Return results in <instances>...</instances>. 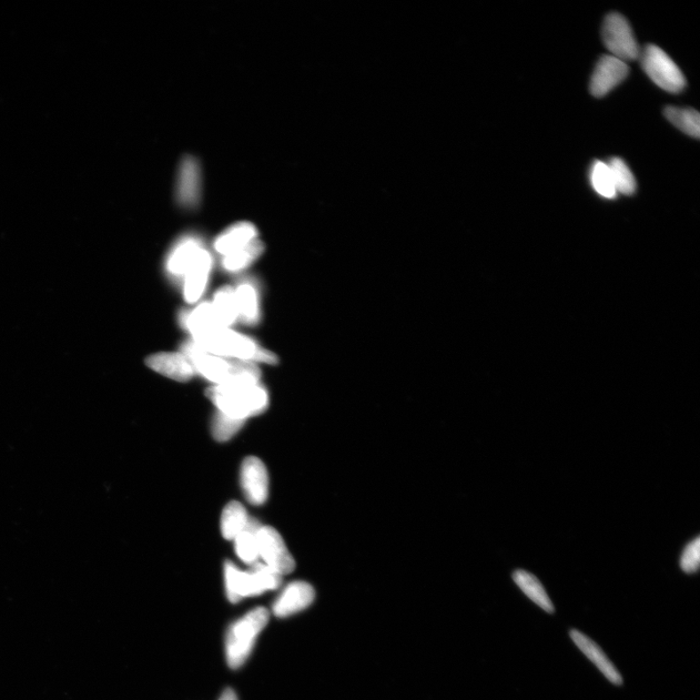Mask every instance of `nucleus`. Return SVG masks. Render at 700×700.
Returning a JSON list of instances; mask_svg holds the SVG:
<instances>
[{
  "label": "nucleus",
  "instance_id": "obj_5",
  "mask_svg": "<svg viewBox=\"0 0 700 700\" xmlns=\"http://www.w3.org/2000/svg\"><path fill=\"white\" fill-rule=\"evenodd\" d=\"M250 567L248 571H241L235 564L230 562L225 563L226 594L232 603L277 590L280 586L282 576L267 565L257 562Z\"/></svg>",
  "mask_w": 700,
  "mask_h": 700
},
{
  "label": "nucleus",
  "instance_id": "obj_3",
  "mask_svg": "<svg viewBox=\"0 0 700 700\" xmlns=\"http://www.w3.org/2000/svg\"><path fill=\"white\" fill-rule=\"evenodd\" d=\"M193 342L202 350L223 358H235L248 363L277 364L279 362L275 354L261 347L255 340L230 328L213 329Z\"/></svg>",
  "mask_w": 700,
  "mask_h": 700
},
{
  "label": "nucleus",
  "instance_id": "obj_25",
  "mask_svg": "<svg viewBox=\"0 0 700 700\" xmlns=\"http://www.w3.org/2000/svg\"><path fill=\"white\" fill-rule=\"evenodd\" d=\"M665 116L686 135L699 138L700 116L696 109L667 106L665 109Z\"/></svg>",
  "mask_w": 700,
  "mask_h": 700
},
{
  "label": "nucleus",
  "instance_id": "obj_24",
  "mask_svg": "<svg viewBox=\"0 0 700 700\" xmlns=\"http://www.w3.org/2000/svg\"><path fill=\"white\" fill-rule=\"evenodd\" d=\"M249 516L248 512L240 503L237 501L230 502L225 509L223 510L221 516V532L227 540H233L243 531H245Z\"/></svg>",
  "mask_w": 700,
  "mask_h": 700
},
{
  "label": "nucleus",
  "instance_id": "obj_18",
  "mask_svg": "<svg viewBox=\"0 0 700 700\" xmlns=\"http://www.w3.org/2000/svg\"><path fill=\"white\" fill-rule=\"evenodd\" d=\"M257 235L255 225L249 222H240L221 233L215 242V249L224 257L248 246L257 239Z\"/></svg>",
  "mask_w": 700,
  "mask_h": 700
},
{
  "label": "nucleus",
  "instance_id": "obj_27",
  "mask_svg": "<svg viewBox=\"0 0 700 700\" xmlns=\"http://www.w3.org/2000/svg\"><path fill=\"white\" fill-rule=\"evenodd\" d=\"M591 184L598 195L615 199L617 195L610 169L607 163L595 161L591 169Z\"/></svg>",
  "mask_w": 700,
  "mask_h": 700
},
{
  "label": "nucleus",
  "instance_id": "obj_14",
  "mask_svg": "<svg viewBox=\"0 0 700 700\" xmlns=\"http://www.w3.org/2000/svg\"><path fill=\"white\" fill-rule=\"evenodd\" d=\"M570 637L581 652L602 672L612 684L620 686L624 680L602 649L579 631L572 630Z\"/></svg>",
  "mask_w": 700,
  "mask_h": 700
},
{
  "label": "nucleus",
  "instance_id": "obj_12",
  "mask_svg": "<svg viewBox=\"0 0 700 700\" xmlns=\"http://www.w3.org/2000/svg\"><path fill=\"white\" fill-rule=\"evenodd\" d=\"M316 598V592L309 583H290L272 604V613L278 617H287L307 609Z\"/></svg>",
  "mask_w": 700,
  "mask_h": 700
},
{
  "label": "nucleus",
  "instance_id": "obj_2",
  "mask_svg": "<svg viewBox=\"0 0 700 700\" xmlns=\"http://www.w3.org/2000/svg\"><path fill=\"white\" fill-rule=\"evenodd\" d=\"M207 397L217 412L245 421L265 412L269 405L268 392L260 383L213 385Z\"/></svg>",
  "mask_w": 700,
  "mask_h": 700
},
{
  "label": "nucleus",
  "instance_id": "obj_22",
  "mask_svg": "<svg viewBox=\"0 0 700 700\" xmlns=\"http://www.w3.org/2000/svg\"><path fill=\"white\" fill-rule=\"evenodd\" d=\"M211 306L222 327L229 328L239 319L235 293L230 287H222L216 293Z\"/></svg>",
  "mask_w": 700,
  "mask_h": 700
},
{
  "label": "nucleus",
  "instance_id": "obj_15",
  "mask_svg": "<svg viewBox=\"0 0 700 700\" xmlns=\"http://www.w3.org/2000/svg\"><path fill=\"white\" fill-rule=\"evenodd\" d=\"M204 249L195 237L182 239L171 250L166 268L169 275L176 279L185 278L187 271L195 262L200 252Z\"/></svg>",
  "mask_w": 700,
  "mask_h": 700
},
{
  "label": "nucleus",
  "instance_id": "obj_11",
  "mask_svg": "<svg viewBox=\"0 0 700 700\" xmlns=\"http://www.w3.org/2000/svg\"><path fill=\"white\" fill-rule=\"evenodd\" d=\"M201 174L195 158L185 157L179 166L177 180V199L179 205L194 208L200 204Z\"/></svg>",
  "mask_w": 700,
  "mask_h": 700
},
{
  "label": "nucleus",
  "instance_id": "obj_29",
  "mask_svg": "<svg viewBox=\"0 0 700 700\" xmlns=\"http://www.w3.org/2000/svg\"><path fill=\"white\" fill-rule=\"evenodd\" d=\"M699 564L700 538L698 536L686 546L681 559H680V566H681L684 572L693 574L698 570Z\"/></svg>",
  "mask_w": 700,
  "mask_h": 700
},
{
  "label": "nucleus",
  "instance_id": "obj_13",
  "mask_svg": "<svg viewBox=\"0 0 700 700\" xmlns=\"http://www.w3.org/2000/svg\"><path fill=\"white\" fill-rule=\"evenodd\" d=\"M146 364L150 369L177 381H188L196 374L192 363L182 352L156 353L147 358Z\"/></svg>",
  "mask_w": 700,
  "mask_h": 700
},
{
  "label": "nucleus",
  "instance_id": "obj_23",
  "mask_svg": "<svg viewBox=\"0 0 700 700\" xmlns=\"http://www.w3.org/2000/svg\"><path fill=\"white\" fill-rule=\"evenodd\" d=\"M263 250H265L263 243L258 239L253 240L245 248L223 257L222 268L229 272L243 271L256 262L263 255Z\"/></svg>",
  "mask_w": 700,
  "mask_h": 700
},
{
  "label": "nucleus",
  "instance_id": "obj_1",
  "mask_svg": "<svg viewBox=\"0 0 700 700\" xmlns=\"http://www.w3.org/2000/svg\"><path fill=\"white\" fill-rule=\"evenodd\" d=\"M182 353L188 358L196 374L216 385L259 383L261 372L255 363L216 357L202 350L193 341L182 346Z\"/></svg>",
  "mask_w": 700,
  "mask_h": 700
},
{
  "label": "nucleus",
  "instance_id": "obj_6",
  "mask_svg": "<svg viewBox=\"0 0 700 700\" xmlns=\"http://www.w3.org/2000/svg\"><path fill=\"white\" fill-rule=\"evenodd\" d=\"M642 67L653 83L668 93H681L685 89L686 78L681 69L663 49L649 44L641 50Z\"/></svg>",
  "mask_w": 700,
  "mask_h": 700
},
{
  "label": "nucleus",
  "instance_id": "obj_28",
  "mask_svg": "<svg viewBox=\"0 0 700 700\" xmlns=\"http://www.w3.org/2000/svg\"><path fill=\"white\" fill-rule=\"evenodd\" d=\"M245 422V421L232 419L224 413L216 412L211 423L212 436L218 442L229 441L241 429Z\"/></svg>",
  "mask_w": 700,
  "mask_h": 700
},
{
  "label": "nucleus",
  "instance_id": "obj_9",
  "mask_svg": "<svg viewBox=\"0 0 700 700\" xmlns=\"http://www.w3.org/2000/svg\"><path fill=\"white\" fill-rule=\"evenodd\" d=\"M630 74V67L623 60L611 55L603 56L594 68L590 90L595 98H602L610 93Z\"/></svg>",
  "mask_w": 700,
  "mask_h": 700
},
{
  "label": "nucleus",
  "instance_id": "obj_4",
  "mask_svg": "<svg viewBox=\"0 0 700 700\" xmlns=\"http://www.w3.org/2000/svg\"><path fill=\"white\" fill-rule=\"evenodd\" d=\"M269 621L268 609L257 607L231 625L225 649L227 664L232 669H238L247 663L259 634Z\"/></svg>",
  "mask_w": 700,
  "mask_h": 700
},
{
  "label": "nucleus",
  "instance_id": "obj_17",
  "mask_svg": "<svg viewBox=\"0 0 700 700\" xmlns=\"http://www.w3.org/2000/svg\"><path fill=\"white\" fill-rule=\"evenodd\" d=\"M239 319L248 326H256L260 320V295L257 284L248 279H242L233 289Z\"/></svg>",
  "mask_w": 700,
  "mask_h": 700
},
{
  "label": "nucleus",
  "instance_id": "obj_20",
  "mask_svg": "<svg viewBox=\"0 0 700 700\" xmlns=\"http://www.w3.org/2000/svg\"><path fill=\"white\" fill-rule=\"evenodd\" d=\"M513 579L522 592L535 604L547 613L553 614L554 612V606L549 595L541 582L533 574L524 570H516L513 574Z\"/></svg>",
  "mask_w": 700,
  "mask_h": 700
},
{
  "label": "nucleus",
  "instance_id": "obj_26",
  "mask_svg": "<svg viewBox=\"0 0 700 700\" xmlns=\"http://www.w3.org/2000/svg\"><path fill=\"white\" fill-rule=\"evenodd\" d=\"M610 169L617 193L625 196H632L636 191V180L630 168L625 161L614 157L607 163Z\"/></svg>",
  "mask_w": 700,
  "mask_h": 700
},
{
  "label": "nucleus",
  "instance_id": "obj_19",
  "mask_svg": "<svg viewBox=\"0 0 700 700\" xmlns=\"http://www.w3.org/2000/svg\"><path fill=\"white\" fill-rule=\"evenodd\" d=\"M180 321L192 334L193 340H196L209 331L222 327L218 323L215 312H213L211 303H202L193 310L190 313L181 316ZM224 328V327H223Z\"/></svg>",
  "mask_w": 700,
  "mask_h": 700
},
{
  "label": "nucleus",
  "instance_id": "obj_30",
  "mask_svg": "<svg viewBox=\"0 0 700 700\" xmlns=\"http://www.w3.org/2000/svg\"><path fill=\"white\" fill-rule=\"evenodd\" d=\"M218 700H239L238 696L232 688H226L224 692L222 693L221 696Z\"/></svg>",
  "mask_w": 700,
  "mask_h": 700
},
{
  "label": "nucleus",
  "instance_id": "obj_21",
  "mask_svg": "<svg viewBox=\"0 0 700 700\" xmlns=\"http://www.w3.org/2000/svg\"><path fill=\"white\" fill-rule=\"evenodd\" d=\"M261 526L262 525L256 520L249 517L245 531L240 532L235 539H233V541H235V549L238 556L243 562L248 565L259 562L257 533Z\"/></svg>",
  "mask_w": 700,
  "mask_h": 700
},
{
  "label": "nucleus",
  "instance_id": "obj_7",
  "mask_svg": "<svg viewBox=\"0 0 700 700\" xmlns=\"http://www.w3.org/2000/svg\"><path fill=\"white\" fill-rule=\"evenodd\" d=\"M602 38L611 56L625 63L641 57V50L636 42L633 28L621 14L611 13L606 16L602 27Z\"/></svg>",
  "mask_w": 700,
  "mask_h": 700
},
{
  "label": "nucleus",
  "instance_id": "obj_8",
  "mask_svg": "<svg viewBox=\"0 0 700 700\" xmlns=\"http://www.w3.org/2000/svg\"><path fill=\"white\" fill-rule=\"evenodd\" d=\"M259 560L280 576L295 570L296 563L281 535L271 526H261L257 533Z\"/></svg>",
  "mask_w": 700,
  "mask_h": 700
},
{
  "label": "nucleus",
  "instance_id": "obj_16",
  "mask_svg": "<svg viewBox=\"0 0 700 700\" xmlns=\"http://www.w3.org/2000/svg\"><path fill=\"white\" fill-rule=\"evenodd\" d=\"M212 266L210 253L202 249L192 263L185 280V298L189 303H197L204 294Z\"/></svg>",
  "mask_w": 700,
  "mask_h": 700
},
{
  "label": "nucleus",
  "instance_id": "obj_10",
  "mask_svg": "<svg viewBox=\"0 0 700 700\" xmlns=\"http://www.w3.org/2000/svg\"><path fill=\"white\" fill-rule=\"evenodd\" d=\"M240 481L249 503L260 506L265 503L269 495V475L265 464L255 456H249L242 462Z\"/></svg>",
  "mask_w": 700,
  "mask_h": 700
}]
</instances>
